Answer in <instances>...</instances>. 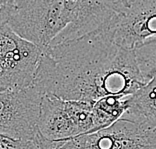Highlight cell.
<instances>
[{"label": "cell", "mask_w": 156, "mask_h": 149, "mask_svg": "<svg viewBox=\"0 0 156 149\" xmlns=\"http://www.w3.org/2000/svg\"><path fill=\"white\" fill-rule=\"evenodd\" d=\"M32 84L43 95L93 103L111 95L128 96L145 82L134 51L116 45L105 29L48 47Z\"/></svg>", "instance_id": "cell-1"}, {"label": "cell", "mask_w": 156, "mask_h": 149, "mask_svg": "<svg viewBox=\"0 0 156 149\" xmlns=\"http://www.w3.org/2000/svg\"><path fill=\"white\" fill-rule=\"evenodd\" d=\"M78 0H12L6 23L43 52L74 20Z\"/></svg>", "instance_id": "cell-2"}, {"label": "cell", "mask_w": 156, "mask_h": 149, "mask_svg": "<svg viewBox=\"0 0 156 149\" xmlns=\"http://www.w3.org/2000/svg\"><path fill=\"white\" fill-rule=\"evenodd\" d=\"M93 103L43 95L38 119L40 135L54 142L95 132Z\"/></svg>", "instance_id": "cell-3"}, {"label": "cell", "mask_w": 156, "mask_h": 149, "mask_svg": "<svg viewBox=\"0 0 156 149\" xmlns=\"http://www.w3.org/2000/svg\"><path fill=\"white\" fill-rule=\"evenodd\" d=\"M43 94L31 84L0 92V134L22 140L40 137L38 119Z\"/></svg>", "instance_id": "cell-4"}, {"label": "cell", "mask_w": 156, "mask_h": 149, "mask_svg": "<svg viewBox=\"0 0 156 149\" xmlns=\"http://www.w3.org/2000/svg\"><path fill=\"white\" fill-rule=\"evenodd\" d=\"M42 51L13 32L0 19V90L32 84Z\"/></svg>", "instance_id": "cell-5"}, {"label": "cell", "mask_w": 156, "mask_h": 149, "mask_svg": "<svg viewBox=\"0 0 156 149\" xmlns=\"http://www.w3.org/2000/svg\"><path fill=\"white\" fill-rule=\"evenodd\" d=\"M54 149H156V130L120 118L105 129L56 141Z\"/></svg>", "instance_id": "cell-6"}, {"label": "cell", "mask_w": 156, "mask_h": 149, "mask_svg": "<svg viewBox=\"0 0 156 149\" xmlns=\"http://www.w3.org/2000/svg\"><path fill=\"white\" fill-rule=\"evenodd\" d=\"M109 32L113 42L127 50L156 37V0H121Z\"/></svg>", "instance_id": "cell-7"}, {"label": "cell", "mask_w": 156, "mask_h": 149, "mask_svg": "<svg viewBox=\"0 0 156 149\" xmlns=\"http://www.w3.org/2000/svg\"><path fill=\"white\" fill-rule=\"evenodd\" d=\"M120 1L121 0L77 1V10L74 20L59 33L48 47L76 40L101 30L109 29L119 9Z\"/></svg>", "instance_id": "cell-8"}, {"label": "cell", "mask_w": 156, "mask_h": 149, "mask_svg": "<svg viewBox=\"0 0 156 149\" xmlns=\"http://www.w3.org/2000/svg\"><path fill=\"white\" fill-rule=\"evenodd\" d=\"M128 96L111 95L94 102L93 117L95 132L107 128L121 118L128 106Z\"/></svg>", "instance_id": "cell-9"}, {"label": "cell", "mask_w": 156, "mask_h": 149, "mask_svg": "<svg viewBox=\"0 0 156 149\" xmlns=\"http://www.w3.org/2000/svg\"><path fill=\"white\" fill-rule=\"evenodd\" d=\"M133 51L138 70L146 84L156 78V37L148 39Z\"/></svg>", "instance_id": "cell-10"}, {"label": "cell", "mask_w": 156, "mask_h": 149, "mask_svg": "<svg viewBox=\"0 0 156 149\" xmlns=\"http://www.w3.org/2000/svg\"><path fill=\"white\" fill-rule=\"evenodd\" d=\"M56 141H48L42 136L28 141L0 134V149H54Z\"/></svg>", "instance_id": "cell-11"}, {"label": "cell", "mask_w": 156, "mask_h": 149, "mask_svg": "<svg viewBox=\"0 0 156 149\" xmlns=\"http://www.w3.org/2000/svg\"><path fill=\"white\" fill-rule=\"evenodd\" d=\"M11 1L12 0H0V19L6 21V15L11 5Z\"/></svg>", "instance_id": "cell-12"}, {"label": "cell", "mask_w": 156, "mask_h": 149, "mask_svg": "<svg viewBox=\"0 0 156 149\" xmlns=\"http://www.w3.org/2000/svg\"><path fill=\"white\" fill-rule=\"evenodd\" d=\"M0 92H3V90H0Z\"/></svg>", "instance_id": "cell-13"}]
</instances>
